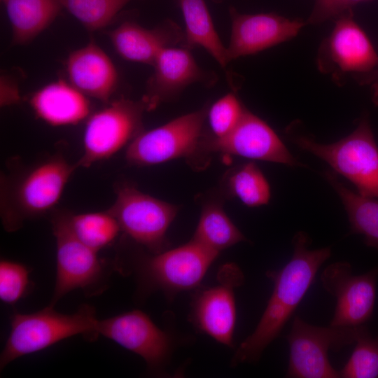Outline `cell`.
<instances>
[{
    "label": "cell",
    "instance_id": "1",
    "mask_svg": "<svg viewBox=\"0 0 378 378\" xmlns=\"http://www.w3.org/2000/svg\"><path fill=\"white\" fill-rule=\"evenodd\" d=\"M291 243L290 260L281 269L266 272L274 284L272 293L256 328L237 349L232 367L258 361L264 350L279 335L332 253L329 246L310 249L312 240L303 231L298 232Z\"/></svg>",
    "mask_w": 378,
    "mask_h": 378
},
{
    "label": "cell",
    "instance_id": "2",
    "mask_svg": "<svg viewBox=\"0 0 378 378\" xmlns=\"http://www.w3.org/2000/svg\"><path fill=\"white\" fill-rule=\"evenodd\" d=\"M150 253L127 262L117 261L113 269L134 278L140 297L160 291L169 300L197 288L218 255L193 239L173 249Z\"/></svg>",
    "mask_w": 378,
    "mask_h": 378
},
{
    "label": "cell",
    "instance_id": "3",
    "mask_svg": "<svg viewBox=\"0 0 378 378\" xmlns=\"http://www.w3.org/2000/svg\"><path fill=\"white\" fill-rule=\"evenodd\" d=\"M10 319V331L0 356L1 370L20 357L66 338L81 335L94 341L99 335L95 309L88 304H82L72 314L57 312L48 305L34 313L15 312Z\"/></svg>",
    "mask_w": 378,
    "mask_h": 378
},
{
    "label": "cell",
    "instance_id": "4",
    "mask_svg": "<svg viewBox=\"0 0 378 378\" xmlns=\"http://www.w3.org/2000/svg\"><path fill=\"white\" fill-rule=\"evenodd\" d=\"M289 139L301 149L328 163L349 180L360 195L378 198V146L367 117L348 136L332 144H321L312 136L296 132L291 125Z\"/></svg>",
    "mask_w": 378,
    "mask_h": 378
},
{
    "label": "cell",
    "instance_id": "5",
    "mask_svg": "<svg viewBox=\"0 0 378 378\" xmlns=\"http://www.w3.org/2000/svg\"><path fill=\"white\" fill-rule=\"evenodd\" d=\"M56 241L57 274L49 306L54 307L68 293L81 289L86 295L103 292L109 270L97 252L88 246L73 230L70 214L61 213L52 219Z\"/></svg>",
    "mask_w": 378,
    "mask_h": 378
},
{
    "label": "cell",
    "instance_id": "6",
    "mask_svg": "<svg viewBox=\"0 0 378 378\" xmlns=\"http://www.w3.org/2000/svg\"><path fill=\"white\" fill-rule=\"evenodd\" d=\"M361 326H317L295 316L290 331L286 337L289 345L286 377H340V371L329 361L328 352L330 350L339 351L344 346L355 344Z\"/></svg>",
    "mask_w": 378,
    "mask_h": 378
},
{
    "label": "cell",
    "instance_id": "7",
    "mask_svg": "<svg viewBox=\"0 0 378 378\" xmlns=\"http://www.w3.org/2000/svg\"><path fill=\"white\" fill-rule=\"evenodd\" d=\"M148 111L141 98H120L93 113L83 134V153L76 167H89L107 159L143 132V114Z\"/></svg>",
    "mask_w": 378,
    "mask_h": 378
},
{
    "label": "cell",
    "instance_id": "8",
    "mask_svg": "<svg viewBox=\"0 0 378 378\" xmlns=\"http://www.w3.org/2000/svg\"><path fill=\"white\" fill-rule=\"evenodd\" d=\"M209 107L178 117L148 131H143L128 145L127 161L134 165H153L204 150L203 131Z\"/></svg>",
    "mask_w": 378,
    "mask_h": 378
},
{
    "label": "cell",
    "instance_id": "9",
    "mask_svg": "<svg viewBox=\"0 0 378 378\" xmlns=\"http://www.w3.org/2000/svg\"><path fill=\"white\" fill-rule=\"evenodd\" d=\"M108 211L120 230L136 243L150 253L166 250V233L176 215V206L122 185L117 188L115 202Z\"/></svg>",
    "mask_w": 378,
    "mask_h": 378
},
{
    "label": "cell",
    "instance_id": "10",
    "mask_svg": "<svg viewBox=\"0 0 378 378\" xmlns=\"http://www.w3.org/2000/svg\"><path fill=\"white\" fill-rule=\"evenodd\" d=\"M99 335L140 356L154 375H165L173 353L172 337L144 312L132 310L99 320Z\"/></svg>",
    "mask_w": 378,
    "mask_h": 378
},
{
    "label": "cell",
    "instance_id": "11",
    "mask_svg": "<svg viewBox=\"0 0 378 378\" xmlns=\"http://www.w3.org/2000/svg\"><path fill=\"white\" fill-rule=\"evenodd\" d=\"M320 279L323 288L336 300L330 326L356 327L370 319L376 300L378 267L355 275L349 262L339 261L328 265Z\"/></svg>",
    "mask_w": 378,
    "mask_h": 378
},
{
    "label": "cell",
    "instance_id": "12",
    "mask_svg": "<svg viewBox=\"0 0 378 378\" xmlns=\"http://www.w3.org/2000/svg\"><path fill=\"white\" fill-rule=\"evenodd\" d=\"M220 274L219 284L195 293L189 318L200 332L232 347L237 316L234 288L243 283L244 275L234 264L225 265Z\"/></svg>",
    "mask_w": 378,
    "mask_h": 378
},
{
    "label": "cell",
    "instance_id": "13",
    "mask_svg": "<svg viewBox=\"0 0 378 378\" xmlns=\"http://www.w3.org/2000/svg\"><path fill=\"white\" fill-rule=\"evenodd\" d=\"M317 60L321 71L331 73L337 79L341 75L373 70L378 65V55L350 10L337 18L319 49Z\"/></svg>",
    "mask_w": 378,
    "mask_h": 378
},
{
    "label": "cell",
    "instance_id": "14",
    "mask_svg": "<svg viewBox=\"0 0 378 378\" xmlns=\"http://www.w3.org/2000/svg\"><path fill=\"white\" fill-rule=\"evenodd\" d=\"M205 151L220 152L249 159L302 166L275 132L247 109L234 130L221 138L206 139Z\"/></svg>",
    "mask_w": 378,
    "mask_h": 378
},
{
    "label": "cell",
    "instance_id": "15",
    "mask_svg": "<svg viewBox=\"0 0 378 378\" xmlns=\"http://www.w3.org/2000/svg\"><path fill=\"white\" fill-rule=\"evenodd\" d=\"M190 50L182 46L169 47L158 55L142 97L148 111L176 98L194 83L211 87L217 82V75L200 67Z\"/></svg>",
    "mask_w": 378,
    "mask_h": 378
},
{
    "label": "cell",
    "instance_id": "16",
    "mask_svg": "<svg viewBox=\"0 0 378 378\" xmlns=\"http://www.w3.org/2000/svg\"><path fill=\"white\" fill-rule=\"evenodd\" d=\"M231 34L227 47L230 62L256 54L295 37L305 22L275 13L244 14L230 8Z\"/></svg>",
    "mask_w": 378,
    "mask_h": 378
},
{
    "label": "cell",
    "instance_id": "17",
    "mask_svg": "<svg viewBox=\"0 0 378 378\" xmlns=\"http://www.w3.org/2000/svg\"><path fill=\"white\" fill-rule=\"evenodd\" d=\"M108 36L122 58L153 66L163 50L182 45L184 31L169 20L153 29L126 21L108 32Z\"/></svg>",
    "mask_w": 378,
    "mask_h": 378
},
{
    "label": "cell",
    "instance_id": "18",
    "mask_svg": "<svg viewBox=\"0 0 378 378\" xmlns=\"http://www.w3.org/2000/svg\"><path fill=\"white\" fill-rule=\"evenodd\" d=\"M64 159L48 160L29 172L16 191L20 218L36 216L51 209L59 200L76 168Z\"/></svg>",
    "mask_w": 378,
    "mask_h": 378
},
{
    "label": "cell",
    "instance_id": "19",
    "mask_svg": "<svg viewBox=\"0 0 378 378\" xmlns=\"http://www.w3.org/2000/svg\"><path fill=\"white\" fill-rule=\"evenodd\" d=\"M66 69L69 83L87 97L108 102L117 88L116 68L94 41L72 52Z\"/></svg>",
    "mask_w": 378,
    "mask_h": 378
},
{
    "label": "cell",
    "instance_id": "20",
    "mask_svg": "<svg viewBox=\"0 0 378 378\" xmlns=\"http://www.w3.org/2000/svg\"><path fill=\"white\" fill-rule=\"evenodd\" d=\"M29 104L38 118L53 126L77 124L90 111L87 96L63 80L50 83L37 90Z\"/></svg>",
    "mask_w": 378,
    "mask_h": 378
},
{
    "label": "cell",
    "instance_id": "21",
    "mask_svg": "<svg viewBox=\"0 0 378 378\" xmlns=\"http://www.w3.org/2000/svg\"><path fill=\"white\" fill-rule=\"evenodd\" d=\"M184 21V38L181 46L191 50L204 48L225 69L230 61L227 47L222 43L215 29L204 0H178Z\"/></svg>",
    "mask_w": 378,
    "mask_h": 378
},
{
    "label": "cell",
    "instance_id": "22",
    "mask_svg": "<svg viewBox=\"0 0 378 378\" xmlns=\"http://www.w3.org/2000/svg\"><path fill=\"white\" fill-rule=\"evenodd\" d=\"M12 27L13 43L31 42L62 8L57 0H2Z\"/></svg>",
    "mask_w": 378,
    "mask_h": 378
},
{
    "label": "cell",
    "instance_id": "23",
    "mask_svg": "<svg viewBox=\"0 0 378 378\" xmlns=\"http://www.w3.org/2000/svg\"><path fill=\"white\" fill-rule=\"evenodd\" d=\"M324 175L341 199L351 232L363 235L366 245L378 249V200L351 190L340 181L335 172L327 171Z\"/></svg>",
    "mask_w": 378,
    "mask_h": 378
},
{
    "label": "cell",
    "instance_id": "24",
    "mask_svg": "<svg viewBox=\"0 0 378 378\" xmlns=\"http://www.w3.org/2000/svg\"><path fill=\"white\" fill-rule=\"evenodd\" d=\"M192 239L219 253L246 238L220 206L210 204L203 208Z\"/></svg>",
    "mask_w": 378,
    "mask_h": 378
},
{
    "label": "cell",
    "instance_id": "25",
    "mask_svg": "<svg viewBox=\"0 0 378 378\" xmlns=\"http://www.w3.org/2000/svg\"><path fill=\"white\" fill-rule=\"evenodd\" d=\"M70 221L79 239L97 252L111 244L121 230L109 211L70 215Z\"/></svg>",
    "mask_w": 378,
    "mask_h": 378
},
{
    "label": "cell",
    "instance_id": "26",
    "mask_svg": "<svg viewBox=\"0 0 378 378\" xmlns=\"http://www.w3.org/2000/svg\"><path fill=\"white\" fill-rule=\"evenodd\" d=\"M230 192L251 207L266 204L270 199V188L265 176L254 162L236 169L227 179Z\"/></svg>",
    "mask_w": 378,
    "mask_h": 378
},
{
    "label": "cell",
    "instance_id": "27",
    "mask_svg": "<svg viewBox=\"0 0 378 378\" xmlns=\"http://www.w3.org/2000/svg\"><path fill=\"white\" fill-rule=\"evenodd\" d=\"M132 0H57L88 30L107 26L117 13Z\"/></svg>",
    "mask_w": 378,
    "mask_h": 378
},
{
    "label": "cell",
    "instance_id": "28",
    "mask_svg": "<svg viewBox=\"0 0 378 378\" xmlns=\"http://www.w3.org/2000/svg\"><path fill=\"white\" fill-rule=\"evenodd\" d=\"M340 371L342 378H375L378 377V335L373 337L362 326L354 349Z\"/></svg>",
    "mask_w": 378,
    "mask_h": 378
},
{
    "label": "cell",
    "instance_id": "29",
    "mask_svg": "<svg viewBox=\"0 0 378 378\" xmlns=\"http://www.w3.org/2000/svg\"><path fill=\"white\" fill-rule=\"evenodd\" d=\"M245 108L233 92L220 98L208 110L207 118L215 138L232 132L240 121Z\"/></svg>",
    "mask_w": 378,
    "mask_h": 378
},
{
    "label": "cell",
    "instance_id": "30",
    "mask_svg": "<svg viewBox=\"0 0 378 378\" xmlns=\"http://www.w3.org/2000/svg\"><path fill=\"white\" fill-rule=\"evenodd\" d=\"M29 270L24 265L1 260L0 262V299L14 304L25 294L29 286Z\"/></svg>",
    "mask_w": 378,
    "mask_h": 378
},
{
    "label": "cell",
    "instance_id": "31",
    "mask_svg": "<svg viewBox=\"0 0 378 378\" xmlns=\"http://www.w3.org/2000/svg\"><path fill=\"white\" fill-rule=\"evenodd\" d=\"M368 0H315L308 24H318L328 20L337 18L351 8Z\"/></svg>",
    "mask_w": 378,
    "mask_h": 378
},
{
    "label": "cell",
    "instance_id": "32",
    "mask_svg": "<svg viewBox=\"0 0 378 378\" xmlns=\"http://www.w3.org/2000/svg\"><path fill=\"white\" fill-rule=\"evenodd\" d=\"M372 100L378 106V80L372 85Z\"/></svg>",
    "mask_w": 378,
    "mask_h": 378
},
{
    "label": "cell",
    "instance_id": "33",
    "mask_svg": "<svg viewBox=\"0 0 378 378\" xmlns=\"http://www.w3.org/2000/svg\"><path fill=\"white\" fill-rule=\"evenodd\" d=\"M216 1H221V0H215Z\"/></svg>",
    "mask_w": 378,
    "mask_h": 378
}]
</instances>
